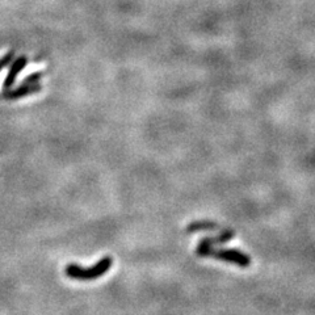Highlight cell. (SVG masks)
Returning a JSON list of instances; mask_svg holds the SVG:
<instances>
[{
  "label": "cell",
  "mask_w": 315,
  "mask_h": 315,
  "mask_svg": "<svg viewBox=\"0 0 315 315\" xmlns=\"http://www.w3.org/2000/svg\"><path fill=\"white\" fill-rule=\"evenodd\" d=\"M196 254L201 257H213L217 260L235 264L240 268H248L251 265V257L236 248H215L210 246L199 245L196 248Z\"/></svg>",
  "instance_id": "obj_1"
},
{
  "label": "cell",
  "mask_w": 315,
  "mask_h": 315,
  "mask_svg": "<svg viewBox=\"0 0 315 315\" xmlns=\"http://www.w3.org/2000/svg\"><path fill=\"white\" fill-rule=\"evenodd\" d=\"M113 259L109 256H105L98 261L95 265L89 268H83L78 264H68L66 266V275L72 280H79V281H91V280L100 279L101 276L108 273V271L112 268Z\"/></svg>",
  "instance_id": "obj_2"
},
{
  "label": "cell",
  "mask_w": 315,
  "mask_h": 315,
  "mask_svg": "<svg viewBox=\"0 0 315 315\" xmlns=\"http://www.w3.org/2000/svg\"><path fill=\"white\" fill-rule=\"evenodd\" d=\"M28 63V58L27 57H24V55H21V57H18V58L13 59L12 62H11V67H9L8 70V74H7V78L6 80H4V89H9L11 87L15 84V80L16 78H17V75L20 72H21L22 70L25 68V66H27Z\"/></svg>",
  "instance_id": "obj_3"
},
{
  "label": "cell",
  "mask_w": 315,
  "mask_h": 315,
  "mask_svg": "<svg viewBox=\"0 0 315 315\" xmlns=\"http://www.w3.org/2000/svg\"><path fill=\"white\" fill-rule=\"evenodd\" d=\"M40 91L41 84H38V83H34V84H20L15 89H11V91L7 89L4 92V98L8 99V100H16V99L25 98V96H29L32 93H36V92Z\"/></svg>",
  "instance_id": "obj_4"
},
{
  "label": "cell",
  "mask_w": 315,
  "mask_h": 315,
  "mask_svg": "<svg viewBox=\"0 0 315 315\" xmlns=\"http://www.w3.org/2000/svg\"><path fill=\"white\" fill-rule=\"evenodd\" d=\"M234 236H235L234 230H225V231H222V233L217 236H209V238L201 239V240L199 242V245L214 247V246H217V245H224V243H227L229 240H231Z\"/></svg>",
  "instance_id": "obj_5"
},
{
  "label": "cell",
  "mask_w": 315,
  "mask_h": 315,
  "mask_svg": "<svg viewBox=\"0 0 315 315\" xmlns=\"http://www.w3.org/2000/svg\"><path fill=\"white\" fill-rule=\"evenodd\" d=\"M218 225L210 221H200V222H193L187 227L188 233H199V231H205V230L218 229Z\"/></svg>",
  "instance_id": "obj_6"
},
{
  "label": "cell",
  "mask_w": 315,
  "mask_h": 315,
  "mask_svg": "<svg viewBox=\"0 0 315 315\" xmlns=\"http://www.w3.org/2000/svg\"><path fill=\"white\" fill-rule=\"evenodd\" d=\"M13 58H15V52L11 50V52H8L6 55H4L3 58L0 59V72H2V71H3L4 68L13 61Z\"/></svg>",
  "instance_id": "obj_7"
},
{
  "label": "cell",
  "mask_w": 315,
  "mask_h": 315,
  "mask_svg": "<svg viewBox=\"0 0 315 315\" xmlns=\"http://www.w3.org/2000/svg\"><path fill=\"white\" fill-rule=\"evenodd\" d=\"M43 74L42 72H34L32 74V75H29V77H27L24 79V82L21 83V84H34V83H38V80L42 78Z\"/></svg>",
  "instance_id": "obj_8"
}]
</instances>
